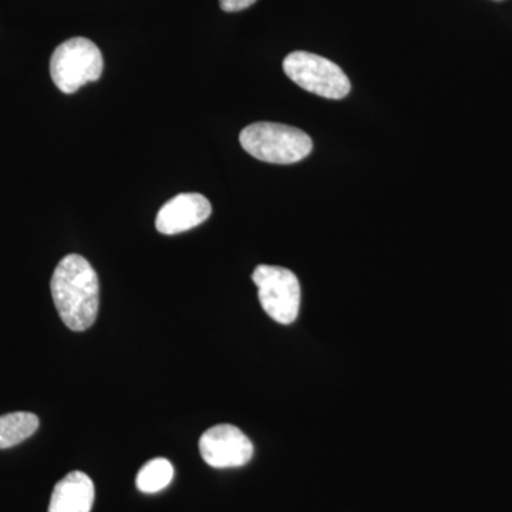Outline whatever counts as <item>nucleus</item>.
I'll return each mask as SVG.
<instances>
[{"label": "nucleus", "instance_id": "obj_1", "mask_svg": "<svg viewBox=\"0 0 512 512\" xmlns=\"http://www.w3.org/2000/svg\"><path fill=\"white\" fill-rule=\"evenodd\" d=\"M53 302L64 325L84 332L96 322L100 306L99 276L82 255L64 256L53 272Z\"/></svg>", "mask_w": 512, "mask_h": 512}, {"label": "nucleus", "instance_id": "obj_2", "mask_svg": "<svg viewBox=\"0 0 512 512\" xmlns=\"http://www.w3.org/2000/svg\"><path fill=\"white\" fill-rule=\"evenodd\" d=\"M242 148L256 158L271 164H295L312 153V138L299 128L279 123H254L239 136Z\"/></svg>", "mask_w": 512, "mask_h": 512}, {"label": "nucleus", "instance_id": "obj_3", "mask_svg": "<svg viewBox=\"0 0 512 512\" xmlns=\"http://www.w3.org/2000/svg\"><path fill=\"white\" fill-rule=\"evenodd\" d=\"M104 62L99 47L86 37H73L57 47L50 59V76L62 93L73 94L97 82Z\"/></svg>", "mask_w": 512, "mask_h": 512}, {"label": "nucleus", "instance_id": "obj_4", "mask_svg": "<svg viewBox=\"0 0 512 512\" xmlns=\"http://www.w3.org/2000/svg\"><path fill=\"white\" fill-rule=\"evenodd\" d=\"M284 72L306 92L323 99H345L350 93V80L338 64L309 52H292L285 57Z\"/></svg>", "mask_w": 512, "mask_h": 512}, {"label": "nucleus", "instance_id": "obj_5", "mask_svg": "<svg viewBox=\"0 0 512 512\" xmlns=\"http://www.w3.org/2000/svg\"><path fill=\"white\" fill-rule=\"evenodd\" d=\"M252 281L269 318L281 325L295 322L301 306V285L292 271L281 266L259 265L252 274Z\"/></svg>", "mask_w": 512, "mask_h": 512}, {"label": "nucleus", "instance_id": "obj_6", "mask_svg": "<svg viewBox=\"0 0 512 512\" xmlns=\"http://www.w3.org/2000/svg\"><path fill=\"white\" fill-rule=\"evenodd\" d=\"M202 460L214 468H234L248 464L254 456V444L232 424H218L200 439Z\"/></svg>", "mask_w": 512, "mask_h": 512}, {"label": "nucleus", "instance_id": "obj_7", "mask_svg": "<svg viewBox=\"0 0 512 512\" xmlns=\"http://www.w3.org/2000/svg\"><path fill=\"white\" fill-rule=\"evenodd\" d=\"M211 202L197 192H187L165 202L158 211L156 228L160 234L177 235L198 227L210 218Z\"/></svg>", "mask_w": 512, "mask_h": 512}, {"label": "nucleus", "instance_id": "obj_8", "mask_svg": "<svg viewBox=\"0 0 512 512\" xmlns=\"http://www.w3.org/2000/svg\"><path fill=\"white\" fill-rule=\"evenodd\" d=\"M94 503L92 478L73 471L56 484L50 498L49 512H90Z\"/></svg>", "mask_w": 512, "mask_h": 512}, {"label": "nucleus", "instance_id": "obj_9", "mask_svg": "<svg viewBox=\"0 0 512 512\" xmlns=\"http://www.w3.org/2000/svg\"><path fill=\"white\" fill-rule=\"evenodd\" d=\"M39 429V417L29 412L0 416V450L15 447L32 437Z\"/></svg>", "mask_w": 512, "mask_h": 512}, {"label": "nucleus", "instance_id": "obj_10", "mask_svg": "<svg viewBox=\"0 0 512 512\" xmlns=\"http://www.w3.org/2000/svg\"><path fill=\"white\" fill-rule=\"evenodd\" d=\"M173 477V464L165 458H154L141 468L136 484L141 493L154 494L168 487Z\"/></svg>", "mask_w": 512, "mask_h": 512}, {"label": "nucleus", "instance_id": "obj_11", "mask_svg": "<svg viewBox=\"0 0 512 512\" xmlns=\"http://www.w3.org/2000/svg\"><path fill=\"white\" fill-rule=\"evenodd\" d=\"M255 2L256 0H220V6L224 12L234 13L251 8Z\"/></svg>", "mask_w": 512, "mask_h": 512}]
</instances>
